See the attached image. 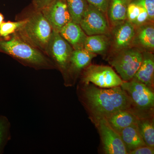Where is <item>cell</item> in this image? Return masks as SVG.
Masks as SVG:
<instances>
[{
    "instance_id": "14",
    "label": "cell",
    "mask_w": 154,
    "mask_h": 154,
    "mask_svg": "<svg viewBox=\"0 0 154 154\" xmlns=\"http://www.w3.org/2000/svg\"><path fill=\"white\" fill-rule=\"evenodd\" d=\"M139 115L132 108L122 109L116 111L105 119L113 129L119 133L125 128L137 124Z\"/></svg>"
},
{
    "instance_id": "7",
    "label": "cell",
    "mask_w": 154,
    "mask_h": 154,
    "mask_svg": "<svg viewBox=\"0 0 154 154\" xmlns=\"http://www.w3.org/2000/svg\"><path fill=\"white\" fill-rule=\"evenodd\" d=\"M74 49L58 32L53 30L48 44L46 54L62 75L65 77Z\"/></svg>"
},
{
    "instance_id": "4",
    "label": "cell",
    "mask_w": 154,
    "mask_h": 154,
    "mask_svg": "<svg viewBox=\"0 0 154 154\" xmlns=\"http://www.w3.org/2000/svg\"><path fill=\"white\" fill-rule=\"evenodd\" d=\"M144 50L131 47L112 53L107 58L108 62L115 69L122 81H130L140 66Z\"/></svg>"
},
{
    "instance_id": "12",
    "label": "cell",
    "mask_w": 154,
    "mask_h": 154,
    "mask_svg": "<svg viewBox=\"0 0 154 154\" xmlns=\"http://www.w3.org/2000/svg\"><path fill=\"white\" fill-rule=\"evenodd\" d=\"M110 45L113 53L132 47L136 28L128 20L112 27Z\"/></svg>"
},
{
    "instance_id": "19",
    "label": "cell",
    "mask_w": 154,
    "mask_h": 154,
    "mask_svg": "<svg viewBox=\"0 0 154 154\" xmlns=\"http://www.w3.org/2000/svg\"><path fill=\"white\" fill-rule=\"evenodd\" d=\"M128 153L139 147L146 145L141 136L137 124L128 127L119 132Z\"/></svg>"
},
{
    "instance_id": "26",
    "label": "cell",
    "mask_w": 154,
    "mask_h": 154,
    "mask_svg": "<svg viewBox=\"0 0 154 154\" xmlns=\"http://www.w3.org/2000/svg\"><path fill=\"white\" fill-rule=\"evenodd\" d=\"M88 4L94 6L107 17L110 0H87Z\"/></svg>"
},
{
    "instance_id": "29",
    "label": "cell",
    "mask_w": 154,
    "mask_h": 154,
    "mask_svg": "<svg viewBox=\"0 0 154 154\" xmlns=\"http://www.w3.org/2000/svg\"><path fill=\"white\" fill-rule=\"evenodd\" d=\"M4 19H5V17L3 16L2 14L0 13V25L4 22Z\"/></svg>"
},
{
    "instance_id": "17",
    "label": "cell",
    "mask_w": 154,
    "mask_h": 154,
    "mask_svg": "<svg viewBox=\"0 0 154 154\" xmlns=\"http://www.w3.org/2000/svg\"><path fill=\"white\" fill-rule=\"evenodd\" d=\"M132 0H110L107 12L109 24L112 27L127 20L128 7Z\"/></svg>"
},
{
    "instance_id": "22",
    "label": "cell",
    "mask_w": 154,
    "mask_h": 154,
    "mask_svg": "<svg viewBox=\"0 0 154 154\" xmlns=\"http://www.w3.org/2000/svg\"><path fill=\"white\" fill-rule=\"evenodd\" d=\"M11 124L8 119L0 115V154L4 152L5 149L11 139Z\"/></svg>"
},
{
    "instance_id": "25",
    "label": "cell",
    "mask_w": 154,
    "mask_h": 154,
    "mask_svg": "<svg viewBox=\"0 0 154 154\" xmlns=\"http://www.w3.org/2000/svg\"><path fill=\"white\" fill-rule=\"evenodd\" d=\"M131 2L139 5L145 9L150 20L153 22L154 19V0H132Z\"/></svg>"
},
{
    "instance_id": "20",
    "label": "cell",
    "mask_w": 154,
    "mask_h": 154,
    "mask_svg": "<svg viewBox=\"0 0 154 154\" xmlns=\"http://www.w3.org/2000/svg\"><path fill=\"white\" fill-rule=\"evenodd\" d=\"M110 45V39L107 35L98 34L87 36L84 48L96 55L104 54L107 52Z\"/></svg>"
},
{
    "instance_id": "9",
    "label": "cell",
    "mask_w": 154,
    "mask_h": 154,
    "mask_svg": "<svg viewBox=\"0 0 154 154\" xmlns=\"http://www.w3.org/2000/svg\"><path fill=\"white\" fill-rule=\"evenodd\" d=\"M79 25L88 36L98 34L108 35L111 31L107 16L90 4L84 13Z\"/></svg>"
},
{
    "instance_id": "18",
    "label": "cell",
    "mask_w": 154,
    "mask_h": 154,
    "mask_svg": "<svg viewBox=\"0 0 154 154\" xmlns=\"http://www.w3.org/2000/svg\"><path fill=\"white\" fill-rule=\"evenodd\" d=\"M154 115L152 113L139 115L137 125L146 144L154 148Z\"/></svg>"
},
{
    "instance_id": "15",
    "label": "cell",
    "mask_w": 154,
    "mask_h": 154,
    "mask_svg": "<svg viewBox=\"0 0 154 154\" xmlns=\"http://www.w3.org/2000/svg\"><path fill=\"white\" fill-rule=\"evenodd\" d=\"M59 33L74 50L84 48L88 36L79 24L70 21L62 28Z\"/></svg>"
},
{
    "instance_id": "5",
    "label": "cell",
    "mask_w": 154,
    "mask_h": 154,
    "mask_svg": "<svg viewBox=\"0 0 154 154\" xmlns=\"http://www.w3.org/2000/svg\"><path fill=\"white\" fill-rule=\"evenodd\" d=\"M120 87L129 96L134 109L139 115L154 113L153 90L133 79L123 81Z\"/></svg>"
},
{
    "instance_id": "8",
    "label": "cell",
    "mask_w": 154,
    "mask_h": 154,
    "mask_svg": "<svg viewBox=\"0 0 154 154\" xmlns=\"http://www.w3.org/2000/svg\"><path fill=\"white\" fill-rule=\"evenodd\" d=\"M98 130L105 154H128L119 133L113 129L105 119L93 122Z\"/></svg>"
},
{
    "instance_id": "2",
    "label": "cell",
    "mask_w": 154,
    "mask_h": 154,
    "mask_svg": "<svg viewBox=\"0 0 154 154\" xmlns=\"http://www.w3.org/2000/svg\"><path fill=\"white\" fill-rule=\"evenodd\" d=\"M0 52L10 56L25 66L36 70L56 69L45 53L25 41L17 32L7 38L0 37Z\"/></svg>"
},
{
    "instance_id": "6",
    "label": "cell",
    "mask_w": 154,
    "mask_h": 154,
    "mask_svg": "<svg viewBox=\"0 0 154 154\" xmlns=\"http://www.w3.org/2000/svg\"><path fill=\"white\" fill-rule=\"evenodd\" d=\"M80 77L79 83H91L102 88L119 87L123 82L111 67L91 64L83 70Z\"/></svg>"
},
{
    "instance_id": "3",
    "label": "cell",
    "mask_w": 154,
    "mask_h": 154,
    "mask_svg": "<svg viewBox=\"0 0 154 154\" xmlns=\"http://www.w3.org/2000/svg\"><path fill=\"white\" fill-rule=\"evenodd\" d=\"M17 33L24 40L45 54L53 29L41 11L32 10Z\"/></svg>"
},
{
    "instance_id": "16",
    "label": "cell",
    "mask_w": 154,
    "mask_h": 154,
    "mask_svg": "<svg viewBox=\"0 0 154 154\" xmlns=\"http://www.w3.org/2000/svg\"><path fill=\"white\" fill-rule=\"evenodd\" d=\"M152 22H148L136 28L132 47L139 48L150 52L153 50L154 27Z\"/></svg>"
},
{
    "instance_id": "28",
    "label": "cell",
    "mask_w": 154,
    "mask_h": 154,
    "mask_svg": "<svg viewBox=\"0 0 154 154\" xmlns=\"http://www.w3.org/2000/svg\"><path fill=\"white\" fill-rule=\"evenodd\" d=\"M54 0H33L32 7L35 10L41 11Z\"/></svg>"
},
{
    "instance_id": "10",
    "label": "cell",
    "mask_w": 154,
    "mask_h": 154,
    "mask_svg": "<svg viewBox=\"0 0 154 154\" xmlns=\"http://www.w3.org/2000/svg\"><path fill=\"white\" fill-rule=\"evenodd\" d=\"M96 56L84 48L74 50L66 75L63 78L64 85L66 87L74 86L82 72L91 64Z\"/></svg>"
},
{
    "instance_id": "13",
    "label": "cell",
    "mask_w": 154,
    "mask_h": 154,
    "mask_svg": "<svg viewBox=\"0 0 154 154\" xmlns=\"http://www.w3.org/2000/svg\"><path fill=\"white\" fill-rule=\"evenodd\" d=\"M132 79L154 90V56L152 52L143 51L141 63Z\"/></svg>"
},
{
    "instance_id": "1",
    "label": "cell",
    "mask_w": 154,
    "mask_h": 154,
    "mask_svg": "<svg viewBox=\"0 0 154 154\" xmlns=\"http://www.w3.org/2000/svg\"><path fill=\"white\" fill-rule=\"evenodd\" d=\"M76 91L78 99L92 122L106 119L118 110L134 109L129 96L120 86L102 88L91 83H79Z\"/></svg>"
},
{
    "instance_id": "27",
    "label": "cell",
    "mask_w": 154,
    "mask_h": 154,
    "mask_svg": "<svg viewBox=\"0 0 154 154\" xmlns=\"http://www.w3.org/2000/svg\"><path fill=\"white\" fill-rule=\"evenodd\" d=\"M154 153V148L149 146L146 145L139 147L128 153V154H153Z\"/></svg>"
},
{
    "instance_id": "21",
    "label": "cell",
    "mask_w": 154,
    "mask_h": 154,
    "mask_svg": "<svg viewBox=\"0 0 154 154\" xmlns=\"http://www.w3.org/2000/svg\"><path fill=\"white\" fill-rule=\"evenodd\" d=\"M73 22L79 24L88 8L87 0H65Z\"/></svg>"
},
{
    "instance_id": "11",
    "label": "cell",
    "mask_w": 154,
    "mask_h": 154,
    "mask_svg": "<svg viewBox=\"0 0 154 154\" xmlns=\"http://www.w3.org/2000/svg\"><path fill=\"white\" fill-rule=\"evenodd\" d=\"M41 11L53 30L58 33L72 21L65 0H54Z\"/></svg>"
},
{
    "instance_id": "24",
    "label": "cell",
    "mask_w": 154,
    "mask_h": 154,
    "mask_svg": "<svg viewBox=\"0 0 154 154\" xmlns=\"http://www.w3.org/2000/svg\"><path fill=\"white\" fill-rule=\"evenodd\" d=\"M142 7L131 2L128 7L127 11V20L134 25L141 10Z\"/></svg>"
},
{
    "instance_id": "23",
    "label": "cell",
    "mask_w": 154,
    "mask_h": 154,
    "mask_svg": "<svg viewBox=\"0 0 154 154\" xmlns=\"http://www.w3.org/2000/svg\"><path fill=\"white\" fill-rule=\"evenodd\" d=\"M25 19L19 20L17 22H4L0 25V37L7 38L17 32L19 28L24 25Z\"/></svg>"
}]
</instances>
